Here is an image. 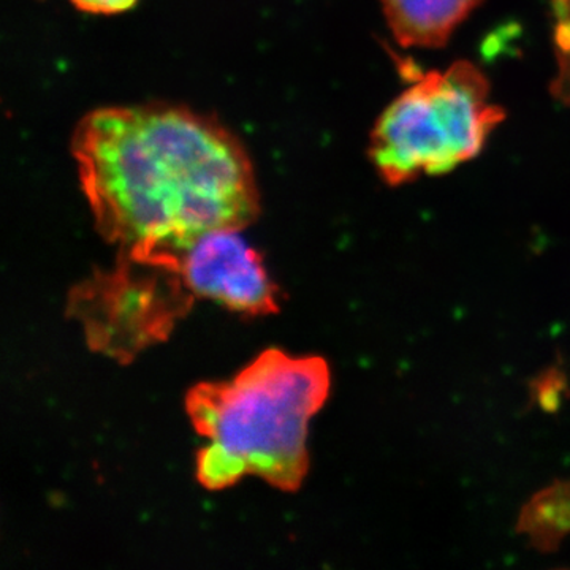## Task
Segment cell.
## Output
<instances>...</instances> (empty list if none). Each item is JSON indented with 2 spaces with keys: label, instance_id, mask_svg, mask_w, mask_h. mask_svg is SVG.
I'll list each match as a JSON object with an SVG mask.
<instances>
[{
  "label": "cell",
  "instance_id": "52a82bcc",
  "mask_svg": "<svg viewBox=\"0 0 570 570\" xmlns=\"http://www.w3.org/2000/svg\"><path fill=\"white\" fill-rule=\"evenodd\" d=\"M520 530L539 546H554L570 532V483H558L532 499L520 520Z\"/></svg>",
  "mask_w": 570,
  "mask_h": 570
},
{
  "label": "cell",
  "instance_id": "7a4b0ae2",
  "mask_svg": "<svg viewBox=\"0 0 570 570\" xmlns=\"http://www.w3.org/2000/svg\"><path fill=\"white\" fill-rule=\"evenodd\" d=\"M330 385L325 360L268 351L232 381L193 389L186 409L205 441L195 471L200 485L220 491L255 475L298 490L309 466L307 430Z\"/></svg>",
  "mask_w": 570,
  "mask_h": 570
},
{
  "label": "cell",
  "instance_id": "ba28073f",
  "mask_svg": "<svg viewBox=\"0 0 570 570\" xmlns=\"http://www.w3.org/2000/svg\"><path fill=\"white\" fill-rule=\"evenodd\" d=\"M553 7L557 14L554 40H557L558 58H560L558 96L570 100V0H553Z\"/></svg>",
  "mask_w": 570,
  "mask_h": 570
},
{
  "label": "cell",
  "instance_id": "6da1fadb",
  "mask_svg": "<svg viewBox=\"0 0 570 570\" xmlns=\"http://www.w3.org/2000/svg\"><path fill=\"white\" fill-rule=\"evenodd\" d=\"M71 154L97 230L142 264L178 265L202 236L242 230L261 212L243 142L181 105L91 111L75 129Z\"/></svg>",
  "mask_w": 570,
  "mask_h": 570
},
{
  "label": "cell",
  "instance_id": "5b68a950",
  "mask_svg": "<svg viewBox=\"0 0 570 570\" xmlns=\"http://www.w3.org/2000/svg\"><path fill=\"white\" fill-rule=\"evenodd\" d=\"M239 232L202 236L179 257L176 269L194 298L212 299L245 316L275 314V285L261 255Z\"/></svg>",
  "mask_w": 570,
  "mask_h": 570
},
{
  "label": "cell",
  "instance_id": "8992f818",
  "mask_svg": "<svg viewBox=\"0 0 570 570\" xmlns=\"http://www.w3.org/2000/svg\"><path fill=\"white\" fill-rule=\"evenodd\" d=\"M482 0H381L390 31L404 48H442Z\"/></svg>",
  "mask_w": 570,
  "mask_h": 570
},
{
  "label": "cell",
  "instance_id": "3957f363",
  "mask_svg": "<svg viewBox=\"0 0 570 570\" xmlns=\"http://www.w3.org/2000/svg\"><path fill=\"white\" fill-rule=\"evenodd\" d=\"M504 108L491 102L490 82L472 62L428 71L382 111L367 156L389 186L450 174L482 153Z\"/></svg>",
  "mask_w": 570,
  "mask_h": 570
},
{
  "label": "cell",
  "instance_id": "277c9868",
  "mask_svg": "<svg viewBox=\"0 0 570 570\" xmlns=\"http://www.w3.org/2000/svg\"><path fill=\"white\" fill-rule=\"evenodd\" d=\"M193 302L176 266L142 264L121 255L118 268L71 292L69 314L81 322L94 351L126 363L167 340Z\"/></svg>",
  "mask_w": 570,
  "mask_h": 570
},
{
  "label": "cell",
  "instance_id": "9c48e42d",
  "mask_svg": "<svg viewBox=\"0 0 570 570\" xmlns=\"http://www.w3.org/2000/svg\"><path fill=\"white\" fill-rule=\"evenodd\" d=\"M78 10L92 14H118L132 10L138 0H70Z\"/></svg>",
  "mask_w": 570,
  "mask_h": 570
}]
</instances>
